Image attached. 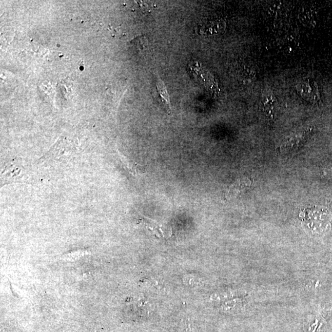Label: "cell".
<instances>
[{
  "mask_svg": "<svg viewBox=\"0 0 332 332\" xmlns=\"http://www.w3.org/2000/svg\"><path fill=\"white\" fill-rule=\"evenodd\" d=\"M253 183V180L249 178L238 179L227 188L225 193V199L231 200L241 196L251 189Z\"/></svg>",
  "mask_w": 332,
  "mask_h": 332,
  "instance_id": "3",
  "label": "cell"
},
{
  "mask_svg": "<svg viewBox=\"0 0 332 332\" xmlns=\"http://www.w3.org/2000/svg\"><path fill=\"white\" fill-rule=\"evenodd\" d=\"M261 100H262L263 108H264L266 114L269 117L270 119H273V112L274 111L275 103L274 96L273 95V93L269 92V93L263 94Z\"/></svg>",
  "mask_w": 332,
  "mask_h": 332,
  "instance_id": "5",
  "label": "cell"
},
{
  "mask_svg": "<svg viewBox=\"0 0 332 332\" xmlns=\"http://www.w3.org/2000/svg\"><path fill=\"white\" fill-rule=\"evenodd\" d=\"M296 89L301 98L312 104L319 102L321 98L316 82L310 78L301 80L296 85Z\"/></svg>",
  "mask_w": 332,
  "mask_h": 332,
  "instance_id": "1",
  "label": "cell"
},
{
  "mask_svg": "<svg viewBox=\"0 0 332 332\" xmlns=\"http://www.w3.org/2000/svg\"><path fill=\"white\" fill-rule=\"evenodd\" d=\"M145 223L147 224V227L149 229L152 230L153 232H155L159 235L162 234V232L161 229V227L159 225H156V223L154 222L152 220H149V219H145Z\"/></svg>",
  "mask_w": 332,
  "mask_h": 332,
  "instance_id": "6",
  "label": "cell"
},
{
  "mask_svg": "<svg viewBox=\"0 0 332 332\" xmlns=\"http://www.w3.org/2000/svg\"><path fill=\"white\" fill-rule=\"evenodd\" d=\"M311 133H312V130L308 129V130L295 134L280 146L279 152L281 154L286 155H292L295 154L307 142Z\"/></svg>",
  "mask_w": 332,
  "mask_h": 332,
  "instance_id": "2",
  "label": "cell"
},
{
  "mask_svg": "<svg viewBox=\"0 0 332 332\" xmlns=\"http://www.w3.org/2000/svg\"><path fill=\"white\" fill-rule=\"evenodd\" d=\"M156 88H155V97L157 102L162 106L169 114H171L172 108L170 101V96H169L168 90L164 82L159 77H156Z\"/></svg>",
  "mask_w": 332,
  "mask_h": 332,
  "instance_id": "4",
  "label": "cell"
}]
</instances>
